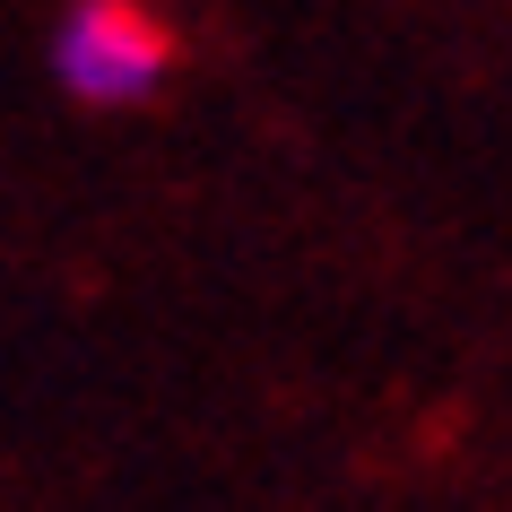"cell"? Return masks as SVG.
Returning a JSON list of instances; mask_svg holds the SVG:
<instances>
[{"instance_id":"6da1fadb","label":"cell","mask_w":512,"mask_h":512,"mask_svg":"<svg viewBox=\"0 0 512 512\" xmlns=\"http://www.w3.org/2000/svg\"><path fill=\"white\" fill-rule=\"evenodd\" d=\"M174 27L148 0H61L53 18V79L79 105H148L174 79Z\"/></svg>"}]
</instances>
